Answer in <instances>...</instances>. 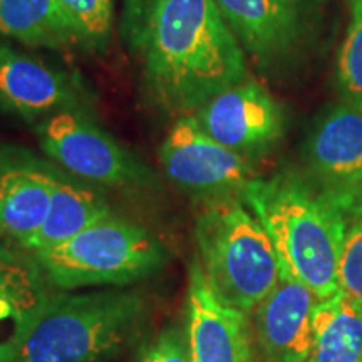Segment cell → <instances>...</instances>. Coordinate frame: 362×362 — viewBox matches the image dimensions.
Masks as SVG:
<instances>
[{"mask_svg": "<svg viewBox=\"0 0 362 362\" xmlns=\"http://www.w3.org/2000/svg\"><path fill=\"white\" fill-rule=\"evenodd\" d=\"M123 39L139 57L155 101L198 111L245 79V57L215 0H124Z\"/></svg>", "mask_w": 362, "mask_h": 362, "instance_id": "1", "label": "cell"}, {"mask_svg": "<svg viewBox=\"0 0 362 362\" xmlns=\"http://www.w3.org/2000/svg\"><path fill=\"white\" fill-rule=\"evenodd\" d=\"M240 198L269 233L282 267L319 300L341 291L344 220L330 194L282 173L267 180L257 176Z\"/></svg>", "mask_w": 362, "mask_h": 362, "instance_id": "2", "label": "cell"}, {"mask_svg": "<svg viewBox=\"0 0 362 362\" xmlns=\"http://www.w3.org/2000/svg\"><path fill=\"white\" fill-rule=\"evenodd\" d=\"M149 312L141 291L54 292L7 362H111L141 336Z\"/></svg>", "mask_w": 362, "mask_h": 362, "instance_id": "3", "label": "cell"}, {"mask_svg": "<svg viewBox=\"0 0 362 362\" xmlns=\"http://www.w3.org/2000/svg\"><path fill=\"white\" fill-rule=\"evenodd\" d=\"M198 264L225 305L253 314L280 277V259L238 194L210 198L194 220Z\"/></svg>", "mask_w": 362, "mask_h": 362, "instance_id": "4", "label": "cell"}, {"mask_svg": "<svg viewBox=\"0 0 362 362\" xmlns=\"http://www.w3.org/2000/svg\"><path fill=\"white\" fill-rule=\"evenodd\" d=\"M33 255L59 291L134 284L151 277L168 260V252L155 235L115 215L62 245Z\"/></svg>", "mask_w": 362, "mask_h": 362, "instance_id": "5", "label": "cell"}, {"mask_svg": "<svg viewBox=\"0 0 362 362\" xmlns=\"http://www.w3.org/2000/svg\"><path fill=\"white\" fill-rule=\"evenodd\" d=\"M168 178L180 188L206 198L232 197L255 180L248 158L208 136L192 115H183L160 148Z\"/></svg>", "mask_w": 362, "mask_h": 362, "instance_id": "6", "label": "cell"}, {"mask_svg": "<svg viewBox=\"0 0 362 362\" xmlns=\"http://www.w3.org/2000/svg\"><path fill=\"white\" fill-rule=\"evenodd\" d=\"M40 146L67 171L107 187L144 183L148 171L121 146L74 111H59L37 129Z\"/></svg>", "mask_w": 362, "mask_h": 362, "instance_id": "7", "label": "cell"}, {"mask_svg": "<svg viewBox=\"0 0 362 362\" xmlns=\"http://www.w3.org/2000/svg\"><path fill=\"white\" fill-rule=\"evenodd\" d=\"M194 117L208 136L243 156L270 148L284 133V115L269 90L253 81L230 86Z\"/></svg>", "mask_w": 362, "mask_h": 362, "instance_id": "8", "label": "cell"}, {"mask_svg": "<svg viewBox=\"0 0 362 362\" xmlns=\"http://www.w3.org/2000/svg\"><path fill=\"white\" fill-rule=\"evenodd\" d=\"M188 282L187 336L192 362H257L248 314L225 305L215 296L197 257Z\"/></svg>", "mask_w": 362, "mask_h": 362, "instance_id": "9", "label": "cell"}, {"mask_svg": "<svg viewBox=\"0 0 362 362\" xmlns=\"http://www.w3.org/2000/svg\"><path fill=\"white\" fill-rule=\"evenodd\" d=\"M317 302L315 293L280 264L277 285L253 310V336L264 362L309 361Z\"/></svg>", "mask_w": 362, "mask_h": 362, "instance_id": "10", "label": "cell"}, {"mask_svg": "<svg viewBox=\"0 0 362 362\" xmlns=\"http://www.w3.org/2000/svg\"><path fill=\"white\" fill-rule=\"evenodd\" d=\"M307 165L325 193L362 188V107L347 103L320 121L307 143Z\"/></svg>", "mask_w": 362, "mask_h": 362, "instance_id": "11", "label": "cell"}, {"mask_svg": "<svg viewBox=\"0 0 362 362\" xmlns=\"http://www.w3.org/2000/svg\"><path fill=\"white\" fill-rule=\"evenodd\" d=\"M52 288L33 253L0 245V362L11 359L24 341Z\"/></svg>", "mask_w": 362, "mask_h": 362, "instance_id": "12", "label": "cell"}, {"mask_svg": "<svg viewBox=\"0 0 362 362\" xmlns=\"http://www.w3.org/2000/svg\"><path fill=\"white\" fill-rule=\"evenodd\" d=\"M56 170L24 153L0 155V230L24 248L39 232L54 193Z\"/></svg>", "mask_w": 362, "mask_h": 362, "instance_id": "13", "label": "cell"}, {"mask_svg": "<svg viewBox=\"0 0 362 362\" xmlns=\"http://www.w3.org/2000/svg\"><path fill=\"white\" fill-rule=\"evenodd\" d=\"M235 37L259 62L288 52L300 34L302 0H215Z\"/></svg>", "mask_w": 362, "mask_h": 362, "instance_id": "14", "label": "cell"}, {"mask_svg": "<svg viewBox=\"0 0 362 362\" xmlns=\"http://www.w3.org/2000/svg\"><path fill=\"white\" fill-rule=\"evenodd\" d=\"M72 88L62 72L37 59L0 45V103L22 116H39L71 103Z\"/></svg>", "mask_w": 362, "mask_h": 362, "instance_id": "15", "label": "cell"}, {"mask_svg": "<svg viewBox=\"0 0 362 362\" xmlns=\"http://www.w3.org/2000/svg\"><path fill=\"white\" fill-rule=\"evenodd\" d=\"M111 208L93 189L64 178L56 171L54 193L47 216L39 232L24 247L35 253L62 245L90 225L111 216Z\"/></svg>", "mask_w": 362, "mask_h": 362, "instance_id": "16", "label": "cell"}, {"mask_svg": "<svg viewBox=\"0 0 362 362\" xmlns=\"http://www.w3.org/2000/svg\"><path fill=\"white\" fill-rule=\"evenodd\" d=\"M312 330L307 362H362V305L344 291L317 302Z\"/></svg>", "mask_w": 362, "mask_h": 362, "instance_id": "17", "label": "cell"}, {"mask_svg": "<svg viewBox=\"0 0 362 362\" xmlns=\"http://www.w3.org/2000/svg\"><path fill=\"white\" fill-rule=\"evenodd\" d=\"M0 34L34 47H64L83 40L57 0H0Z\"/></svg>", "mask_w": 362, "mask_h": 362, "instance_id": "18", "label": "cell"}, {"mask_svg": "<svg viewBox=\"0 0 362 362\" xmlns=\"http://www.w3.org/2000/svg\"><path fill=\"white\" fill-rule=\"evenodd\" d=\"M330 197L337 203L344 220L339 287L362 305V188Z\"/></svg>", "mask_w": 362, "mask_h": 362, "instance_id": "19", "label": "cell"}, {"mask_svg": "<svg viewBox=\"0 0 362 362\" xmlns=\"http://www.w3.org/2000/svg\"><path fill=\"white\" fill-rule=\"evenodd\" d=\"M339 86L347 103L362 107V8L352 12V22L339 54Z\"/></svg>", "mask_w": 362, "mask_h": 362, "instance_id": "20", "label": "cell"}, {"mask_svg": "<svg viewBox=\"0 0 362 362\" xmlns=\"http://www.w3.org/2000/svg\"><path fill=\"white\" fill-rule=\"evenodd\" d=\"M81 37L90 45H103L110 39L112 25V0H57Z\"/></svg>", "mask_w": 362, "mask_h": 362, "instance_id": "21", "label": "cell"}, {"mask_svg": "<svg viewBox=\"0 0 362 362\" xmlns=\"http://www.w3.org/2000/svg\"><path fill=\"white\" fill-rule=\"evenodd\" d=\"M158 362H192L187 329L170 327L156 337Z\"/></svg>", "mask_w": 362, "mask_h": 362, "instance_id": "22", "label": "cell"}, {"mask_svg": "<svg viewBox=\"0 0 362 362\" xmlns=\"http://www.w3.org/2000/svg\"><path fill=\"white\" fill-rule=\"evenodd\" d=\"M138 362H158V352H156L155 342L148 344V346L143 347L141 354L138 357Z\"/></svg>", "mask_w": 362, "mask_h": 362, "instance_id": "23", "label": "cell"}, {"mask_svg": "<svg viewBox=\"0 0 362 362\" xmlns=\"http://www.w3.org/2000/svg\"><path fill=\"white\" fill-rule=\"evenodd\" d=\"M352 8H362V0H351Z\"/></svg>", "mask_w": 362, "mask_h": 362, "instance_id": "24", "label": "cell"}, {"mask_svg": "<svg viewBox=\"0 0 362 362\" xmlns=\"http://www.w3.org/2000/svg\"><path fill=\"white\" fill-rule=\"evenodd\" d=\"M2 235H4V232H2V230H0V240H2ZM0 245H2V243H0Z\"/></svg>", "mask_w": 362, "mask_h": 362, "instance_id": "25", "label": "cell"}]
</instances>
